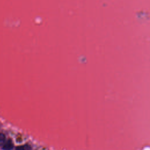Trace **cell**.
Instances as JSON below:
<instances>
[{"label": "cell", "mask_w": 150, "mask_h": 150, "mask_svg": "<svg viewBox=\"0 0 150 150\" xmlns=\"http://www.w3.org/2000/svg\"><path fill=\"white\" fill-rule=\"evenodd\" d=\"M14 148V144L13 141L9 139L7 140L3 145V149L4 150H12Z\"/></svg>", "instance_id": "6da1fadb"}, {"label": "cell", "mask_w": 150, "mask_h": 150, "mask_svg": "<svg viewBox=\"0 0 150 150\" xmlns=\"http://www.w3.org/2000/svg\"><path fill=\"white\" fill-rule=\"evenodd\" d=\"M6 141V135L3 133H0V146H3Z\"/></svg>", "instance_id": "7a4b0ae2"}, {"label": "cell", "mask_w": 150, "mask_h": 150, "mask_svg": "<svg viewBox=\"0 0 150 150\" xmlns=\"http://www.w3.org/2000/svg\"><path fill=\"white\" fill-rule=\"evenodd\" d=\"M15 150H25V149L23 146H18L16 148Z\"/></svg>", "instance_id": "3957f363"}]
</instances>
